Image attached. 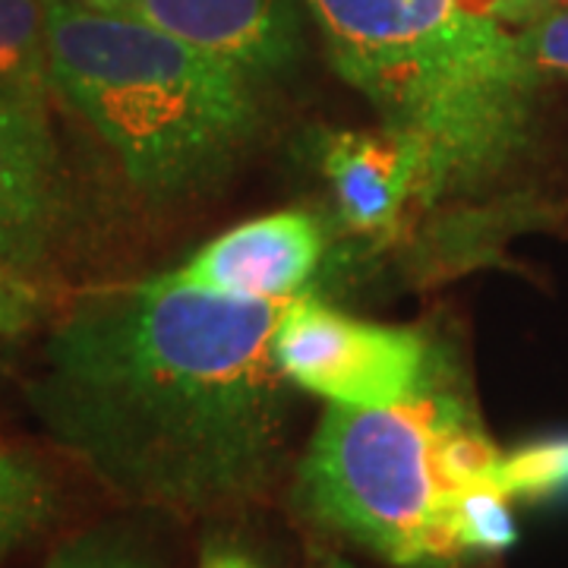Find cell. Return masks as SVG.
Returning <instances> with one entry per match:
<instances>
[{"mask_svg":"<svg viewBox=\"0 0 568 568\" xmlns=\"http://www.w3.org/2000/svg\"><path fill=\"white\" fill-rule=\"evenodd\" d=\"M284 304L205 294L168 272L92 294L48 335L29 405L130 506L244 511L287 458L291 383L272 354Z\"/></svg>","mask_w":568,"mask_h":568,"instance_id":"cell-1","label":"cell"},{"mask_svg":"<svg viewBox=\"0 0 568 568\" xmlns=\"http://www.w3.org/2000/svg\"><path fill=\"white\" fill-rule=\"evenodd\" d=\"M335 73L424 171L420 205L477 190L528 140L537 77L518 32L470 0H304Z\"/></svg>","mask_w":568,"mask_h":568,"instance_id":"cell-2","label":"cell"},{"mask_svg":"<svg viewBox=\"0 0 568 568\" xmlns=\"http://www.w3.org/2000/svg\"><path fill=\"white\" fill-rule=\"evenodd\" d=\"M51 85L149 203L193 200L234 171L263 111L244 70L149 22L44 0Z\"/></svg>","mask_w":568,"mask_h":568,"instance_id":"cell-3","label":"cell"},{"mask_svg":"<svg viewBox=\"0 0 568 568\" xmlns=\"http://www.w3.org/2000/svg\"><path fill=\"white\" fill-rule=\"evenodd\" d=\"M499 455L465 395L433 376L402 405L325 407L291 503L306 525L388 566L458 568L448 508L462 489L493 484Z\"/></svg>","mask_w":568,"mask_h":568,"instance_id":"cell-4","label":"cell"},{"mask_svg":"<svg viewBox=\"0 0 568 568\" xmlns=\"http://www.w3.org/2000/svg\"><path fill=\"white\" fill-rule=\"evenodd\" d=\"M272 354L294 388L364 410L402 405L436 376L417 328L366 323L306 294L282 306Z\"/></svg>","mask_w":568,"mask_h":568,"instance_id":"cell-5","label":"cell"},{"mask_svg":"<svg viewBox=\"0 0 568 568\" xmlns=\"http://www.w3.org/2000/svg\"><path fill=\"white\" fill-rule=\"evenodd\" d=\"M70 196L48 104L0 95V268L13 278L54 263Z\"/></svg>","mask_w":568,"mask_h":568,"instance_id":"cell-6","label":"cell"},{"mask_svg":"<svg viewBox=\"0 0 568 568\" xmlns=\"http://www.w3.org/2000/svg\"><path fill=\"white\" fill-rule=\"evenodd\" d=\"M323 246L310 212L284 209L224 231L168 278L234 301H291L323 263Z\"/></svg>","mask_w":568,"mask_h":568,"instance_id":"cell-7","label":"cell"},{"mask_svg":"<svg viewBox=\"0 0 568 568\" xmlns=\"http://www.w3.org/2000/svg\"><path fill=\"white\" fill-rule=\"evenodd\" d=\"M126 17L215 54L250 80L278 77L301 58L294 0H130Z\"/></svg>","mask_w":568,"mask_h":568,"instance_id":"cell-8","label":"cell"},{"mask_svg":"<svg viewBox=\"0 0 568 568\" xmlns=\"http://www.w3.org/2000/svg\"><path fill=\"white\" fill-rule=\"evenodd\" d=\"M316 162L342 222L354 234L388 241L398 234L407 209L420 203V159L388 130H325L316 140Z\"/></svg>","mask_w":568,"mask_h":568,"instance_id":"cell-9","label":"cell"},{"mask_svg":"<svg viewBox=\"0 0 568 568\" xmlns=\"http://www.w3.org/2000/svg\"><path fill=\"white\" fill-rule=\"evenodd\" d=\"M0 95L32 104L54 95L44 0H0Z\"/></svg>","mask_w":568,"mask_h":568,"instance_id":"cell-10","label":"cell"},{"mask_svg":"<svg viewBox=\"0 0 568 568\" xmlns=\"http://www.w3.org/2000/svg\"><path fill=\"white\" fill-rule=\"evenodd\" d=\"M58 515V484L32 455L0 443V566Z\"/></svg>","mask_w":568,"mask_h":568,"instance_id":"cell-11","label":"cell"},{"mask_svg":"<svg viewBox=\"0 0 568 568\" xmlns=\"http://www.w3.org/2000/svg\"><path fill=\"white\" fill-rule=\"evenodd\" d=\"M446 537L458 568L474 559L506 552L518 540V528L511 518V499L493 484L462 489L448 508Z\"/></svg>","mask_w":568,"mask_h":568,"instance_id":"cell-12","label":"cell"},{"mask_svg":"<svg viewBox=\"0 0 568 568\" xmlns=\"http://www.w3.org/2000/svg\"><path fill=\"white\" fill-rule=\"evenodd\" d=\"M493 484L511 503H552L568 496V436H547L499 455Z\"/></svg>","mask_w":568,"mask_h":568,"instance_id":"cell-13","label":"cell"},{"mask_svg":"<svg viewBox=\"0 0 568 568\" xmlns=\"http://www.w3.org/2000/svg\"><path fill=\"white\" fill-rule=\"evenodd\" d=\"M44 568H155L121 530H85L51 552Z\"/></svg>","mask_w":568,"mask_h":568,"instance_id":"cell-14","label":"cell"},{"mask_svg":"<svg viewBox=\"0 0 568 568\" xmlns=\"http://www.w3.org/2000/svg\"><path fill=\"white\" fill-rule=\"evenodd\" d=\"M518 51L537 77H568V10L544 13L518 32Z\"/></svg>","mask_w":568,"mask_h":568,"instance_id":"cell-15","label":"cell"},{"mask_svg":"<svg viewBox=\"0 0 568 568\" xmlns=\"http://www.w3.org/2000/svg\"><path fill=\"white\" fill-rule=\"evenodd\" d=\"M32 320V297L20 278L0 268V335H13Z\"/></svg>","mask_w":568,"mask_h":568,"instance_id":"cell-16","label":"cell"},{"mask_svg":"<svg viewBox=\"0 0 568 568\" xmlns=\"http://www.w3.org/2000/svg\"><path fill=\"white\" fill-rule=\"evenodd\" d=\"M200 568H263L246 549L234 547V544H224V540H212L203 549V562Z\"/></svg>","mask_w":568,"mask_h":568,"instance_id":"cell-17","label":"cell"},{"mask_svg":"<svg viewBox=\"0 0 568 568\" xmlns=\"http://www.w3.org/2000/svg\"><path fill=\"white\" fill-rule=\"evenodd\" d=\"M470 3H477L480 10H487L493 13L496 20H528L534 13H540L544 10V0H470Z\"/></svg>","mask_w":568,"mask_h":568,"instance_id":"cell-18","label":"cell"},{"mask_svg":"<svg viewBox=\"0 0 568 568\" xmlns=\"http://www.w3.org/2000/svg\"><path fill=\"white\" fill-rule=\"evenodd\" d=\"M82 7H92V10H104V13H121L126 17V7L130 0H77Z\"/></svg>","mask_w":568,"mask_h":568,"instance_id":"cell-19","label":"cell"},{"mask_svg":"<svg viewBox=\"0 0 568 568\" xmlns=\"http://www.w3.org/2000/svg\"><path fill=\"white\" fill-rule=\"evenodd\" d=\"M316 568H357V566H347V562H342V559H328V562H323V566Z\"/></svg>","mask_w":568,"mask_h":568,"instance_id":"cell-20","label":"cell"},{"mask_svg":"<svg viewBox=\"0 0 568 568\" xmlns=\"http://www.w3.org/2000/svg\"><path fill=\"white\" fill-rule=\"evenodd\" d=\"M544 3H547V0H544Z\"/></svg>","mask_w":568,"mask_h":568,"instance_id":"cell-21","label":"cell"}]
</instances>
